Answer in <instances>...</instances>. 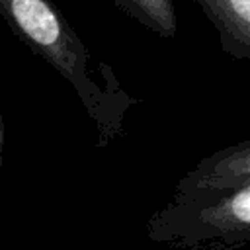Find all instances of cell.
<instances>
[{
    "label": "cell",
    "instance_id": "6da1fadb",
    "mask_svg": "<svg viewBox=\"0 0 250 250\" xmlns=\"http://www.w3.org/2000/svg\"><path fill=\"white\" fill-rule=\"evenodd\" d=\"M154 242L178 248L250 238V141L201 158L176 186L166 207L148 225Z\"/></svg>",
    "mask_w": 250,
    "mask_h": 250
},
{
    "label": "cell",
    "instance_id": "7a4b0ae2",
    "mask_svg": "<svg viewBox=\"0 0 250 250\" xmlns=\"http://www.w3.org/2000/svg\"><path fill=\"white\" fill-rule=\"evenodd\" d=\"M0 16L12 33L49 62L76 92L96 121L100 139L109 141L121 131L123 113L133 98L119 80H98L92 53L53 0H0Z\"/></svg>",
    "mask_w": 250,
    "mask_h": 250
},
{
    "label": "cell",
    "instance_id": "3957f363",
    "mask_svg": "<svg viewBox=\"0 0 250 250\" xmlns=\"http://www.w3.org/2000/svg\"><path fill=\"white\" fill-rule=\"evenodd\" d=\"M213 23L225 55L250 59V0H195Z\"/></svg>",
    "mask_w": 250,
    "mask_h": 250
},
{
    "label": "cell",
    "instance_id": "277c9868",
    "mask_svg": "<svg viewBox=\"0 0 250 250\" xmlns=\"http://www.w3.org/2000/svg\"><path fill=\"white\" fill-rule=\"evenodd\" d=\"M121 12L150 29L152 33L174 39L178 31V18L174 0H111Z\"/></svg>",
    "mask_w": 250,
    "mask_h": 250
},
{
    "label": "cell",
    "instance_id": "5b68a950",
    "mask_svg": "<svg viewBox=\"0 0 250 250\" xmlns=\"http://www.w3.org/2000/svg\"><path fill=\"white\" fill-rule=\"evenodd\" d=\"M2 146H4V135H2V119H0V168H2Z\"/></svg>",
    "mask_w": 250,
    "mask_h": 250
}]
</instances>
